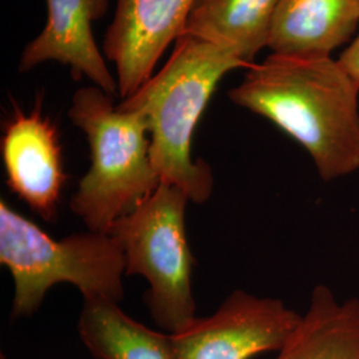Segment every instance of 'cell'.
<instances>
[{
  "label": "cell",
  "mask_w": 359,
  "mask_h": 359,
  "mask_svg": "<svg viewBox=\"0 0 359 359\" xmlns=\"http://www.w3.org/2000/svg\"><path fill=\"white\" fill-rule=\"evenodd\" d=\"M228 97L298 142L325 182L359 170V86L338 59L270 53Z\"/></svg>",
  "instance_id": "obj_1"
},
{
  "label": "cell",
  "mask_w": 359,
  "mask_h": 359,
  "mask_svg": "<svg viewBox=\"0 0 359 359\" xmlns=\"http://www.w3.org/2000/svg\"><path fill=\"white\" fill-rule=\"evenodd\" d=\"M250 65L233 52L182 35L164 67L118 104L145 116L158 179L184 191L193 203L208 201L215 184L210 165L193 160L194 130L222 77Z\"/></svg>",
  "instance_id": "obj_2"
},
{
  "label": "cell",
  "mask_w": 359,
  "mask_h": 359,
  "mask_svg": "<svg viewBox=\"0 0 359 359\" xmlns=\"http://www.w3.org/2000/svg\"><path fill=\"white\" fill-rule=\"evenodd\" d=\"M68 117L90 145V167L79 181L71 210L88 231L108 233L158 188L149 126L140 111L115 105L96 86L77 90Z\"/></svg>",
  "instance_id": "obj_3"
},
{
  "label": "cell",
  "mask_w": 359,
  "mask_h": 359,
  "mask_svg": "<svg viewBox=\"0 0 359 359\" xmlns=\"http://www.w3.org/2000/svg\"><path fill=\"white\" fill-rule=\"evenodd\" d=\"M0 262L13 280V318L34 314L53 285H75L84 301L124 298L126 256L109 233H75L56 241L0 201Z\"/></svg>",
  "instance_id": "obj_4"
},
{
  "label": "cell",
  "mask_w": 359,
  "mask_h": 359,
  "mask_svg": "<svg viewBox=\"0 0 359 359\" xmlns=\"http://www.w3.org/2000/svg\"><path fill=\"white\" fill-rule=\"evenodd\" d=\"M188 201L184 191L161 182L108 231L124 252L126 276L148 280L145 304L154 322L169 334L179 333L196 318L194 258L185 229Z\"/></svg>",
  "instance_id": "obj_5"
},
{
  "label": "cell",
  "mask_w": 359,
  "mask_h": 359,
  "mask_svg": "<svg viewBox=\"0 0 359 359\" xmlns=\"http://www.w3.org/2000/svg\"><path fill=\"white\" fill-rule=\"evenodd\" d=\"M302 316L278 298L234 290L212 316L172 334L179 359H252L280 351Z\"/></svg>",
  "instance_id": "obj_6"
},
{
  "label": "cell",
  "mask_w": 359,
  "mask_h": 359,
  "mask_svg": "<svg viewBox=\"0 0 359 359\" xmlns=\"http://www.w3.org/2000/svg\"><path fill=\"white\" fill-rule=\"evenodd\" d=\"M0 154L7 187L44 221H53L67 175L60 133L51 117L43 114L41 95L29 112L13 102V115L3 128Z\"/></svg>",
  "instance_id": "obj_7"
},
{
  "label": "cell",
  "mask_w": 359,
  "mask_h": 359,
  "mask_svg": "<svg viewBox=\"0 0 359 359\" xmlns=\"http://www.w3.org/2000/svg\"><path fill=\"white\" fill-rule=\"evenodd\" d=\"M196 0H117L103 41L123 100L154 76V67L184 32Z\"/></svg>",
  "instance_id": "obj_8"
},
{
  "label": "cell",
  "mask_w": 359,
  "mask_h": 359,
  "mask_svg": "<svg viewBox=\"0 0 359 359\" xmlns=\"http://www.w3.org/2000/svg\"><path fill=\"white\" fill-rule=\"evenodd\" d=\"M47 22L22 52L19 72L56 62L65 65L75 80L87 77L105 93H118L117 79L93 36V25L105 16L109 0H46Z\"/></svg>",
  "instance_id": "obj_9"
},
{
  "label": "cell",
  "mask_w": 359,
  "mask_h": 359,
  "mask_svg": "<svg viewBox=\"0 0 359 359\" xmlns=\"http://www.w3.org/2000/svg\"><path fill=\"white\" fill-rule=\"evenodd\" d=\"M359 26V0H280L268 48L277 55L332 56Z\"/></svg>",
  "instance_id": "obj_10"
},
{
  "label": "cell",
  "mask_w": 359,
  "mask_h": 359,
  "mask_svg": "<svg viewBox=\"0 0 359 359\" xmlns=\"http://www.w3.org/2000/svg\"><path fill=\"white\" fill-rule=\"evenodd\" d=\"M278 1L196 0L182 35L212 43L253 65L257 53L268 47Z\"/></svg>",
  "instance_id": "obj_11"
},
{
  "label": "cell",
  "mask_w": 359,
  "mask_h": 359,
  "mask_svg": "<svg viewBox=\"0 0 359 359\" xmlns=\"http://www.w3.org/2000/svg\"><path fill=\"white\" fill-rule=\"evenodd\" d=\"M273 359H359V298L339 301L326 285L316 286L301 323Z\"/></svg>",
  "instance_id": "obj_12"
},
{
  "label": "cell",
  "mask_w": 359,
  "mask_h": 359,
  "mask_svg": "<svg viewBox=\"0 0 359 359\" xmlns=\"http://www.w3.org/2000/svg\"><path fill=\"white\" fill-rule=\"evenodd\" d=\"M77 330L96 359H179L172 334L154 332L112 301H84Z\"/></svg>",
  "instance_id": "obj_13"
},
{
  "label": "cell",
  "mask_w": 359,
  "mask_h": 359,
  "mask_svg": "<svg viewBox=\"0 0 359 359\" xmlns=\"http://www.w3.org/2000/svg\"><path fill=\"white\" fill-rule=\"evenodd\" d=\"M338 62L359 86V35L350 43V46L339 56Z\"/></svg>",
  "instance_id": "obj_14"
}]
</instances>
